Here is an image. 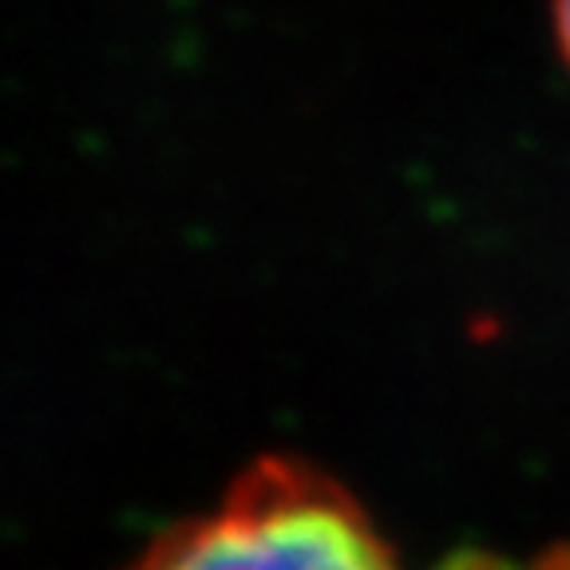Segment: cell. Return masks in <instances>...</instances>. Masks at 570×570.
I'll list each match as a JSON object with an SVG mask.
<instances>
[{
    "instance_id": "cell-2",
    "label": "cell",
    "mask_w": 570,
    "mask_h": 570,
    "mask_svg": "<svg viewBox=\"0 0 570 570\" xmlns=\"http://www.w3.org/2000/svg\"><path fill=\"white\" fill-rule=\"evenodd\" d=\"M554 40H559L562 60L570 68V0H554Z\"/></svg>"
},
{
    "instance_id": "cell-1",
    "label": "cell",
    "mask_w": 570,
    "mask_h": 570,
    "mask_svg": "<svg viewBox=\"0 0 570 570\" xmlns=\"http://www.w3.org/2000/svg\"><path fill=\"white\" fill-rule=\"evenodd\" d=\"M127 570H401L368 511L302 460L269 455Z\"/></svg>"
}]
</instances>
